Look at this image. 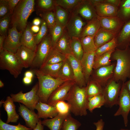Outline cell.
Returning <instances> with one entry per match:
<instances>
[{"instance_id":"6da1fadb","label":"cell","mask_w":130,"mask_h":130,"mask_svg":"<svg viewBox=\"0 0 130 130\" xmlns=\"http://www.w3.org/2000/svg\"><path fill=\"white\" fill-rule=\"evenodd\" d=\"M110 59L115 61L112 79L117 82H125L130 77V49L129 46L124 49L116 48Z\"/></svg>"},{"instance_id":"7a4b0ae2","label":"cell","mask_w":130,"mask_h":130,"mask_svg":"<svg viewBox=\"0 0 130 130\" xmlns=\"http://www.w3.org/2000/svg\"><path fill=\"white\" fill-rule=\"evenodd\" d=\"M65 100L70 107V111L75 116H85L87 114L86 87H81L75 84L69 91Z\"/></svg>"},{"instance_id":"3957f363","label":"cell","mask_w":130,"mask_h":130,"mask_svg":"<svg viewBox=\"0 0 130 130\" xmlns=\"http://www.w3.org/2000/svg\"><path fill=\"white\" fill-rule=\"evenodd\" d=\"M34 0H21L14 9L11 24L23 33L27 25L28 19L34 10Z\"/></svg>"},{"instance_id":"277c9868","label":"cell","mask_w":130,"mask_h":130,"mask_svg":"<svg viewBox=\"0 0 130 130\" xmlns=\"http://www.w3.org/2000/svg\"><path fill=\"white\" fill-rule=\"evenodd\" d=\"M33 70L38 80L39 87L37 94L39 101L47 103L50 96L53 92L59 85L67 81L44 75L38 69Z\"/></svg>"},{"instance_id":"5b68a950","label":"cell","mask_w":130,"mask_h":130,"mask_svg":"<svg viewBox=\"0 0 130 130\" xmlns=\"http://www.w3.org/2000/svg\"><path fill=\"white\" fill-rule=\"evenodd\" d=\"M0 68L8 70L17 78L21 73L23 67L15 53L4 50L0 53Z\"/></svg>"},{"instance_id":"8992f818","label":"cell","mask_w":130,"mask_h":130,"mask_svg":"<svg viewBox=\"0 0 130 130\" xmlns=\"http://www.w3.org/2000/svg\"><path fill=\"white\" fill-rule=\"evenodd\" d=\"M39 87L38 83H37L29 92L23 93L21 91L16 94H11L10 96L14 102L21 103L29 109L34 110L39 101L37 94Z\"/></svg>"},{"instance_id":"52a82bcc","label":"cell","mask_w":130,"mask_h":130,"mask_svg":"<svg viewBox=\"0 0 130 130\" xmlns=\"http://www.w3.org/2000/svg\"><path fill=\"white\" fill-rule=\"evenodd\" d=\"M52 48L50 35H47L37 46L31 69L33 70L40 68Z\"/></svg>"},{"instance_id":"ba28073f","label":"cell","mask_w":130,"mask_h":130,"mask_svg":"<svg viewBox=\"0 0 130 130\" xmlns=\"http://www.w3.org/2000/svg\"><path fill=\"white\" fill-rule=\"evenodd\" d=\"M117 104L119 105V107L114 116L121 115L124 125L127 127L128 124V116L130 111V93L125 82H122Z\"/></svg>"},{"instance_id":"9c48e42d","label":"cell","mask_w":130,"mask_h":130,"mask_svg":"<svg viewBox=\"0 0 130 130\" xmlns=\"http://www.w3.org/2000/svg\"><path fill=\"white\" fill-rule=\"evenodd\" d=\"M122 84L117 82L112 78L103 88V94L105 103L104 105L111 107L117 104Z\"/></svg>"},{"instance_id":"30bf717a","label":"cell","mask_w":130,"mask_h":130,"mask_svg":"<svg viewBox=\"0 0 130 130\" xmlns=\"http://www.w3.org/2000/svg\"><path fill=\"white\" fill-rule=\"evenodd\" d=\"M68 20L65 28L70 37H80L82 30L86 23L79 15L70 12Z\"/></svg>"},{"instance_id":"8fae6325","label":"cell","mask_w":130,"mask_h":130,"mask_svg":"<svg viewBox=\"0 0 130 130\" xmlns=\"http://www.w3.org/2000/svg\"><path fill=\"white\" fill-rule=\"evenodd\" d=\"M70 12L79 15L87 21L98 16L95 7L89 0H81Z\"/></svg>"},{"instance_id":"7c38bea8","label":"cell","mask_w":130,"mask_h":130,"mask_svg":"<svg viewBox=\"0 0 130 130\" xmlns=\"http://www.w3.org/2000/svg\"><path fill=\"white\" fill-rule=\"evenodd\" d=\"M22 33L18 31L15 26L9 29L5 39L3 49L15 53L21 45L20 39Z\"/></svg>"},{"instance_id":"4fadbf2b","label":"cell","mask_w":130,"mask_h":130,"mask_svg":"<svg viewBox=\"0 0 130 130\" xmlns=\"http://www.w3.org/2000/svg\"><path fill=\"white\" fill-rule=\"evenodd\" d=\"M115 64L102 67L93 69L90 78L96 81L103 88L113 76Z\"/></svg>"},{"instance_id":"5bb4252c","label":"cell","mask_w":130,"mask_h":130,"mask_svg":"<svg viewBox=\"0 0 130 130\" xmlns=\"http://www.w3.org/2000/svg\"><path fill=\"white\" fill-rule=\"evenodd\" d=\"M75 84V82L73 81H68L62 83L52 93L47 103L55 106L59 101H65L69 91Z\"/></svg>"},{"instance_id":"9a60e30c","label":"cell","mask_w":130,"mask_h":130,"mask_svg":"<svg viewBox=\"0 0 130 130\" xmlns=\"http://www.w3.org/2000/svg\"><path fill=\"white\" fill-rule=\"evenodd\" d=\"M98 18L99 20L101 28L117 35L124 23L117 16L104 17L98 16Z\"/></svg>"},{"instance_id":"2e32d148","label":"cell","mask_w":130,"mask_h":130,"mask_svg":"<svg viewBox=\"0 0 130 130\" xmlns=\"http://www.w3.org/2000/svg\"><path fill=\"white\" fill-rule=\"evenodd\" d=\"M66 56L72 67L76 84L81 87L86 86L87 84L80 61L77 59L72 54Z\"/></svg>"},{"instance_id":"e0dca14e","label":"cell","mask_w":130,"mask_h":130,"mask_svg":"<svg viewBox=\"0 0 130 130\" xmlns=\"http://www.w3.org/2000/svg\"><path fill=\"white\" fill-rule=\"evenodd\" d=\"M18 111L19 114L24 120L26 126L33 130L40 120L37 114L34 110L29 109L20 103Z\"/></svg>"},{"instance_id":"ac0fdd59","label":"cell","mask_w":130,"mask_h":130,"mask_svg":"<svg viewBox=\"0 0 130 130\" xmlns=\"http://www.w3.org/2000/svg\"><path fill=\"white\" fill-rule=\"evenodd\" d=\"M35 54L36 52L21 45L15 53L23 68L31 67Z\"/></svg>"},{"instance_id":"d6986e66","label":"cell","mask_w":130,"mask_h":130,"mask_svg":"<svg viewBox=\"0 0 130 130\" xmlns=\"http://www.w3.org/2000/svg\"><path fill=\"white\" fill-rule=\"evenodd\" d=\"M95 52L84 53L80 60L81 67L87 84L92 72Z\"/></svg>"},{"instance_id":"ffe728a7","label":"cell","mask_w":130,"mask_h":130,"mask_svg":"<svg viewBox=\"0 0 130 130\" xmlns=\"http://www.w3.org/2000/svg\"><path fill=\"white\" fill-rule=\"evenodd\" d=\"M98 16L109 17L117 16L118 7L102 0L94 6Z\"/></svg>"},{"instance_id":"44dd1931","label":"cell","mask_w":130,"mask_h":130,"mask_svg":"<svg viewBox=\"0 0 130 130\" xmlns=\"http://www.w3.org/2000/svg\"><path fill=\"white\" fill-rule=\"evenodd\" d=\"M37 111V113L39 118L46 119L52 118L57 116L58 112L55 106L50 105L47 103L39 101L35 108Z\"/></svg>"},{"instance_id":"7402d4cb","label":"cell","mask_w":130,"mask_h":130,"mask_svg":"<svg viewBox=\"0 0 130 130\" xmlns=\"http://www.w3.org/2000/svg\"><path fill=\"white\" fill-rule=\"evenodd\" d=\"M117 39V48L123 50L129 46L130 42V19L124 23Z\"/></svg>"},{"instance_id":"603a6c76","label":"cell","mask_w":130,"mask_h":130,"mask_svg":"<svg viewBox=\"0 0 130 130\" xmlns=\"http://www.w3.org/2000/svg\"><path fill=\"white\" fill-rule=\"evenodd\" d=\"M71 38L65 27L63 33L58 40L54 47L59 52L65 55L72 54L71 46Z\"/></svg>"},{"instance_id":"cb8c5ba5","label":"cell","mask_w":130,"mask_h":130,"mask_svg":"<svg viewBox=\"0 0 130 130\" xmlns=\"http://www.w3.org/2000/svg\"><path fill=\"white\" fill-rule=\"evenodd\" d=\"M31 29V26L27 25L20 39V42L23 46L36 52L37 46L34 39L35 35Z\"/></svg>"},{"instance_id":"d4e9b609","label":"cell","mask_w":130,"mask_h":130,"mask_svg":"<svg viewBox=\"0 0 130 130\" xmlns=\"http://www.w3.org/2000/svg\"><path fill=\"white\" fill-rule=\"evenodd\" d=\"M14 102L10 96L7 97L3 105L6 111L7 118L6 123H16L19 118V115L16 110V106Z\"/></svg>"},{"instance_id":"484cf974","label":"cell","mask_w":130,"mask_h":130,"mask_svg":"<svg viewBox=\"0 0 130 130\" xmlns=\"http://www.w3.org/2000/svg\"><path fill=\"white\" fill-rule=\"evenodd\" d=\"M117 36L101 27L94 37V42L97 49L114 38H117Z\"/></svg>"},{"instance_id":"4316f807","label":"cell","mask_w":130,"mask_h":130,"mask_svg":"<svg viewBox=\"0 0 130 130\" xmlns=\"http://www.w3.org/2000/svg\"><path fill=\"white\" fill-rule=\"evenodd\" d=\"M69 113L62 114L58 113L52 118L45 119L41 121V124L43 126H47L50 130H61L63 121Z\"/></svg>"},{"instance_id":"83f0119b","label":"cell","mask_w":130,"mask_h":130,"mask_svg":"<svg viewBox=\"0 0 130 130\" xmlns=\"http://www.w3.org/2000/svg\"><path fill=\"white\" fill-rule=\"evenodd\" d=\"M87 22L83 29L80 38L86 36L94 37L101 28L98 17Z\"/></svg>"},{"instance_id":"f1b7e54d","label":"cell","mask_w":130,"mask_h":130,"mask_svg":"<svg viewBox=\"0 0 130 130\" xmlns=\"http://www.w3.org/2000/svg\"><path fill=\"white\" fill-rule=\"evenodd\" d=\"M57 78L66 81H75L72 69L70 63L67 58L63 62Z\"/></svg>"},{"instance_id":"f546056e","label":"cell","mask_w":130,"mask_h":130,"mask_svg":"<svg viewBox=\"0 0 130 130\" xmlns=\"http://www.w3.org/2000/svg\"><path fill=\"white\" fill-rule=\"evenodd\" d=\"M53 11L56 23L65 28L69 20L70 12L56 4Z\"/></svg>"},{"instance_id":"4dcf8cb0","label":"cell","mask_w":130,"mask_h":130,"mask_svg":"<svg viewBox=\"0 0 130 130\" xmlns=\"http://www.w3.org/2000/svg\"><path fill=\"white\" fill-rule=\"evenodd\" d=\"M66 58V55L59 52L55 47H53L41 66L63 62Z\"/></svg>"},{"instance_id":"1f68e13d","label":"cell","mask_w":130,"mask_h":130,"mask_svg":"<svg viewBox=\"0 0 130 130\" xmlns=\"http://www.w3.org/2000/svg\"><path fill=\"white\" fill-rule=\"evenodd\" d=\"M117 16L124 23L130 19V0H121Z\"/></svg>"},{"instance_id":"d6a6232c","label":"cell","mask_w":130,"mask_h":130,"mask_svg":"<svg viewBox=\"0 0 130 130\" xmlns=\"http://www.w3.org/2000/svg\"><path fill=\"white\" fill-rule=\"evenodd\" d=\"M63 62L56 64L45 65L38 69L44 75L57 78Z\"/></svg>"},{"instance_id":"836d02e7","label":"cell","mask_w":130,"mask_h":130,"mask_svg":"<svg viewBox=\"0 0 130 130\" xmlns=\"http://www.w3.org/2000/svg\"><path fill=\"white\" fill-rule=\"evenodd\" d=\"M87 109L92 112L96 108H100L105 105V99L103 94H101L90 97L87 98Z\"/></svg>"},{"instance_id":"e575fe53","label":"cell","mask_w":130,"mask_h":130,"mask_svg":"<svg viewBox=\"0 0 130 130\" xmlns=\"http://www.w3.org/2000/svg\"><path fill=\"white\" fill-rule=\"evenodd\" d=\"M86 87L87 98L98 95L103 94V88L97 82L91 78Z\"/></svg>"},{"instance_id":"d590c367","label":"cell","mask_w":130,"mask_h":130,"mask_svg":"<svg viewBox=\"0 0 130 130\" xmlns=\"http://www.w3.org/2000/svg\"><path fill=\"white\" fill-rule=\"evenodd\" d=\"M114 50L106 52L99 56H95L93 69H96L100 67L111 65L112 64L110 61V59L111 54Z\"/></svg>"},{"instance_id":"8d00e7d4","label":"cell","mask_w":130,"mask_h":130,"mask_svg":"<svg viewBox=\"0 0 130 130\" xmlns=\"http://www.w3.org/2000/svg\"><path fill=\"white\" fill-rule=\"evenodd\" d=\"M71 44L73 54L77 59L80 61L84 52L79 38L77 37L71 38Z\"/></svg>"},{"instance_id":"74e56055","label":"cell","mask_w":130,"mask_h":130,"mask_svg":"<svg viewBox=\"0 0 130 130\" xmlns=\"http://www.w3.org/2000/svg\"><path fill=\"white\" fill-rule=\"evenodd\" d=\"M81 123L73 118L69 113L65 118L61 130H77Z\"/></svg>"},{"instance_id":"f35d334b","label":"cell","mask_w":130,"mask_h":130,"mask_svg":"<svg viewBox=\"0 0 130 130\" xmlns=\"http://www.w3.org/2000/svg\"><path fill=\"white\" fill-rule=\"evenodd\" d=\"M94 37L86 36L79 38L84 53L95 52L97 48L94 42Z\"/></svg>"},{"instance_id":"ab89813d","label":"cell","mask_w":130,"mask_h":130,"mask_svg":"<svg viewBox=\"0 0 130 130\" xmlns=\"http://www.w3.org/2000/svg\"><path fill=\"white\" fill-rule=\"evenodd\" d=\"M117 38H114L98 48L95 52V56H99L106 52L114 50L117 48Z\"/></svg>"},{"instance_id":"60d3db41","label":"cell","mask_w":130,"mask_h":130,"mask_svg":"<svg viewBox=\"0 0 130 130\" xmlns=\"http://www.w3.org/2000/svg\"><path fill=\"white\" fill-rule=\"evenodd\" d=\"M65 28L56 23L53 27L50 29L53 47L55 46L57 41L63 33Z\"/></svg>"},{"instance_id":"b9f144b4","label":"cell","mask_w":130,"mask_h":130,"mask_svg":"<svg viewBox=\"0 0 130 130\" xmlns=\"http://www.w3.org/2000/svg\"><path fill=\"white\" fill-rule=\"evenodd\" d=\"M39 14L42 19L46 22L48 28L50 29L53 27L56 24L53 11L41 12Z\"/></svg>"},{"instance_id":"7bdbcfd3","label":"cell","mask_w":130,"mask_h":130,"mask_svg":"<svg viewBox=\"0 0 130 130\" xmlns=\"http://www.w3.org/2000/svg\"><path fill=\"white\" fill-rule=\"evenodd\" d=\"M81 0H55L56 4L68 11L72 10Z\"/></svg>"},{"instance_id":"ee69618b","label":"cell","mask_w":130,"mask_h":130,"mask_svg":"<svg viewBox=\"0 0 130 130\" xmlns=\"http://www.w3.org/2000/svg\"><path fill=\"white\" fill-rule=\"evenodd\" d=\"M56 5L55 0H38V7L41 12L53 11Z\"/></svg>"},{"instance_id":"f6af8a7d","label":"cell","mask_w":130,"mask_h":130,"mask_svg":"<svg viewBox=\"0 0 130 130\" xmlns=\"http://www.w3.org/2000/svg\"><path fill=\"white\" fill-rule=\"evenodd\" d=\"M0 130H33L31 128L19 123L17 125H13L4 122L0 119Z\"/></svg>"},{"instance_id":"bcb514c9","label":"cell","mask_w":130,"mask_h":130,"mask_svg":"<svg viewBox=\"0 0 130 130\" xmlns=\"http://www.w3.org/2000/svg\"><path fill=\"white\" fill-rule=\"evenodd\" d=\"M41 26L40 30L38 33L35 35L34 39L37 45L39 44L47 35L48 28L45 21L42 19Z\"/></svg>"},{"instance_id":"7dc6e473","label":"cell","mask_w":130,"mask_h":130,"mask_svg":"<svg viewBox=\"0 0 130 130\" xmlns=\"http://www.w3.org/2000/svg\"><path fill=\"white\" fill-rule=\"evenodd\" d=\"M10 14H9L0 19V33L1 35L6 37L10 20Z\"/></svg>"},{"instance_id":"c3c4849f","label":"cell","mask_w":130,"mask_h":130,"mask_svg":"<svg viewBox=\"0 0 130 130\" xmlns=\"http://www.w3.org/2000/svg\"><path fill=\"white\" fill-rule=\"evenodd\" d=\"M55 106L58 113L66 114L70 113V105L68 103L65 102V101H59L56 104Z\"/></svg>"},{"instance_id":"681fc988","label":"cell","mask_w":130,"mask_h":130,"mask_svg":"<svg viewBox=\"0 0 130 130\" xmlns=\"http://www.w3.org/2000/svg\"><path fill=\"white\" fill-rule=\"evenodd\" d=\"M9 14H10V13L7 0H0V19Z\"/></svg>"},{"instance_id":"f907efd6","label":"cell","mask_w":130,"mask_h":130,"mask_svg":"<svg viewBox=\"0 0 130 130\" xmlns=\"http://www.w3.org/2000/svg\"><path fill=\"white\" fill-rule=\"evenodd\" d=\"M20 0H7L9 9L11 15H12L14 9Z\"/></svg>"},{"instance_id":"816d5d0a","label":"cell","mask_w":130,"mask_h":130,"mask_svg":"<svg viewBox=\"0 0 130 130\" xmlns=\"http://www.w3.org/2000/svg\"><path fill=\"white\" fill-rule=\"evenodd\" d=\"M93 124L96 126V130H103L104 123L103 119H100L97 122H94Z\"/></svg>"},{"instance_id":"f5cc1de1","label":"cell","mask_w":130,"mask_h":130,"mask_svg":"<svg viewBox=\"0 0 130 130\" xmlns=\"http://www.w3.org/2000/svg\"><path fill=\"white\" fill-rule=\"evenodd\" d=\"M104 1L118 7L120 5L121 0H104Z\"/></svg>"},{"instance_id":"db71d44e","label":"cell","mask_w":130,"mask_h":130,"mask_svg":"<svg viewBox=\"0 0 130 130\" xmlns=\"http://www.w3.org/2000/svg\"><path fill=\"white\" fill-rule=\"evenodd\" d=\"M6 37L4 35L0 36V52H1L4 50L3 45L4 40Z\"/></svg>"},{"instance_id":"11a10c76","label":"cell","mask_w":130,"mask_h":130,"mask_svg":"<svg viewBox=\"0 0 130 130\" xmlns=\"http://www.w3.org/2000/svg\"><path fill=\"white\" fill-rule=\"evenodd\" d=\"M40 27L39 26L33 25L31 26V29L32 32L34 33H38L39 31Z\"/></svg>"},{"instance_id":"9f6ffc18","label":"cell","mask_w":130,"mask_h":130,"mask_svg":"<svg viewBox=\"0 0 130 130\" xmlns=\"http://www.w3.org/2000/svg\"><path fill=\"white\" fill-rule=\"evenodd\" d=\"M32 79L24 76L23 79V82L26 85L30 84L32 82Z\"/></svg>"},{"instance_id":"6f0895ef","label":"cell","mask_w":130,"mask_h":130,"mask_svg":"<svg viewBox=\"0 0 130 130\" xmlns=\"http://www.w3.org/2000/svg\"><path fill=\"white\" fill-rule=\"evenodd\" d=\"M41 20L38 18H36L33 20L32 23L33 25L39 26L41 24Z\"/></svg>"},{"instance_id":"680465c9","label":"cell","mask_w":130,"mask_h":130,"mask_svg":"<svg viewBox=\"0 0 130 130\" xmlns=\"http://www.w3.org/2000/svg\"><path fill=\"white\" fill-rule=\"evenodd\" d=\"M33 130H44V126L41 124V120L37 123L36 127Z\"/></svg>"},{"instance_id":"91938a15","label":"cell","mask_w":130,"mask_h":130,"mask_svg":"<svg viewBox=\"0 0 130 130\" xmlns=\"http://www.w3.org/2000/svg\"><path fill=\"white\" fill-rule=\"evenodd\" d=\"M24 76L32 79L33 77V73L31 71H28L24 73Z\"/></svg>"},{"instance_id":"94428289","label":"cell","mask_w":130,"mask_h":130,"mask_svg":"<svg viewBox=\"0 0 130 130\" xmlns=\"http://www.w3.org/2000/svg\"><path fill=\"white\" fill-rule=\"evenodd\" d=\"M129 79L128 80L125 82V83L127 89L130 93V77Z\"/></svg>"},{"instance_id":"6125c7cd","label":"cell","mask_w":130,"mask_h":130,"mask_svg":"<svg viewBox=\"0 0 130 130\" xmlns=\"http://www.w3.org/2000/svg\"><path fill=\"white\" fill-rule=\"evenodd\" d=\"M91 3L94 7L98 3L101 1L102 0H89Z\"/></svg>"},{"instance_id":"be15d7a7","label":"cell","mask_w":130,"mask_h":130,"mask_svg":"<svg viewBox=\"0 0 130 130\" xmlns=\"http://www.w3.org/2000/svg\"><path fill=\"white\" fill-rule=\"evenodd\" d=\"M4 84L1 80H0V87L2 88L4 86Z\"/></svg>"},{"instance_id":"e7e4bbea","label":"cell","mask_w":130,"mask_h":130,"mask_svg":"<svg viewBox=\"0 0 130 130\" xmlns=\"http://www.w3.org/2000/svg\"><path fill=\"white\" fill-rule=\"evenodd\" d=\"M4 100H2L0 102V106L1 107L3 105L4 102Z\"/></svg>"},{"instance_id":"03108f58","label":"cell","mask_w":130,"mask_h":130,"mask_svg":"<svg viewBox=\"0 0 130 130\" xmlns=\"http://www.w3.org/2000/svg\"><path fill=\"white\" fill-rule=\"evenodd\" d=\"M118 130H130V129H121Z\"/></svg>"},{"instance_id":"003e7915","label":"cell","mask_w":130,"mask_h":130,"mask_svg":"<svg viewBox=\"0 0 130 130\" xmlns=\"http://www.w3.org/2000/svg\"><path fill=\"white\" fill-rule=\"evenodd\" d=\"M129 48H130V42L129 43Z\"/></svg>"}]
</instances>
